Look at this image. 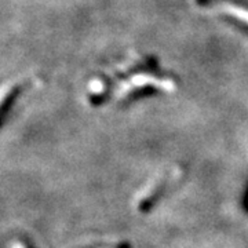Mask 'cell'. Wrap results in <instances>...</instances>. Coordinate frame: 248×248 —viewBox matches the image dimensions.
Wrapping results in <instances>:
<instances>
[{"label":"cell","mask_w":248,"mask_h":248,"mask_svg":"<svg viewBox=\"0 0 248 248\" xmlns=\"http://www.w3.org/2000/svg\"><path fill=\"white\" fill-rule=\"evenodd\" d=\"M218 7L223 10L226 14H231L234 18L248 24V10L241 9V7H237L234 4H229V3H221V4H218Z\"/></svg>","instance_id":"7a4b0ae2"},{"label":"cell","mask_w":248,"mask_h":248,"mask_svg":"<svg viewBox=\"0 0 248 248\" xmlns=\"http://www.w3.org/2000/svg\"><path fill=\"white\" fill-rule=\"evenodd\" d=\"M146 84L159 86L161 89H172V86L170 84V81L156 79L155 76H151V75H137V76H134L130 81H127V83H124L123 86H120L117 94L122 97V95L127 94L128 91H131V90L135 89V87H142V86H146Z\"/></svg>","instance_id":"6da1fadb"},{"label":"cell","mask_w":248,"mask_h":248,"mask_svg":"<svg viewBox=\"0 0 248 248\" xmlns=\"http://www.w3.org/2000/svg\"><path fill=\"white\" fill-rule=\"evenodd\" d=\"M13 248H24V247H22V246H19V244H16Z\"/></svg>","instance_id":"3957f363"}]
</instances>
